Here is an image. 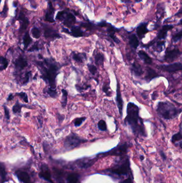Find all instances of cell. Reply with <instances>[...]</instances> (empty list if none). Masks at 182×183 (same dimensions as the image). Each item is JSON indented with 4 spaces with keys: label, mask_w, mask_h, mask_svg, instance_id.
Listing matches in <instances>:
<instances>
[{
    "label": "cell",
    "mask_w": 182,
    "mask_h": 183,
    "mask_svg": "<svg viewBox=\"0 0 182 183\" xmlns=\"http://www.w3.org/2000/svg\"><path fill=\"white\" fill-rule=\"evenodd\" d=\"M39 60H34V63L40 73V78L46 82L49 87L57 88V77L60 73L63 65L57 62L53 57H44L41 54L38 55Z\"/></svg>",
    "instance_id": "1"
},
{
    "label": "cell",
    "mask_w": 182,
    "mask_h": 183,
    "mask_svg": "<svg viewBox=\"0 0 182 183\" xmlns=\"http://www.w3.org/2000/svg\"><path fill=\"white\" fill-rule=\"evenodd\" d=\"M139 108L134 103H128L127 108V116L124 123L129 125L132 131L136 136L147 137L143 119L139 115Z\"/></svg>",
    "instance_id": "2"
},
{
    "label": "cell",
    "mask_w": 182,
    "mask_h": 183,
    "mask_svg": "<svg viewBox=\"0 0 182 183\" xmlns=\"http://www.w3.org/2000/svg\"><path fill=\"white\" fill-rule=\"evenodd\" d=\"M156 111L159 116L166 120L174 119L182 112L181 109L177 108L174 104L168 101L159 102Z\"/></svg>",
    "instance_id": "3"
},
{
    "label": "cell",
    "mask_w": 182,
    "mask_h": 183,
    "mask_svg": "<svg viewBox=\"0 0 182 183\" xmlns=\"http://www.w3.org/2000/svg\"><path fill=\"white\" fill-rule=\"evenodd\" d=\"M87 142L86 139L81 138L77 134L71 133L64 139V147L66 150H72Z\"/></svg>",
    "instance_id": "4"
},
{
    "label": "cell",
    "mask_w": 182,
    "mask_h": 183,
    "mask_svg": "<svg viewBox=\"0 0 182 183\" xmlns=\"http://www.w3.org/2000/svg\"><path fill=\"white\" fill-rule=\"evenodd\" d=\"M130 171V161L129 159L125 158L122 162L118 163L112 168L106 171L111 174L117 176H127Z\"/></svg>",
    "instance_id": "5"
},
{
    "label": "cell",
    "mask_w": 182,
    "mask_h": 183,
    "mask_svg": "<svg viewBox=\"0 0 182 183\" xmlns=\"http://www.w3.org/2000/svg\"><path fill=\"white\" fill-rule=\"evenodd\" d=\"M13 63L15 70L13 72V75L15 76V78L20 75L22 71L28 68L29 64L28 58L23 54L19 55L15 59Z\"/></svg>",
    "instance_id": "6"
},
{
    "label": "cell",
    "mask_w": 182,
    "mask_h": 183,
    "mask_svg": "<svg viewBox=\"0 0 182 183\" xmlns=\"http://www.w3.org/2000/svg\"><path fill=\"white\" fill-rule=\"evenodd\" d=\"M56 19L62 22L64 25L71 28L76 22V18L72 13L68 10H62L57 13Z\"/></svg>",
    "instance_id": "7"
},
{
    "label": "cell",
    "mask_w": 182,
    "mask_h": 183,
    "mask_svg": "<svg viewBox=\"0 0 182 183\" xmlns=\"http://www.w3.org/2000/svg\"><path fill=\"white\" fill-rule=\"evenodd\" d=\"M43 29L44 37L51 41H53L57 39L62 38V37L56 29L50 26L48 24L41 23Z\"/></svg>",
    "instance_id": "8"
},
{
    "label": "cell",
    "mask_w": 182,
    "mask_h": 183,
    "mask_svg": "<svg viewBox=\"0 0 182 183\" xmlns=\"http://www.w3.org/2000/svg\"><path fill=\"white\" fill-rule=\"evenodd\" d=\"M182 54L181 51L179 48H173L169 50L168 48L166 50L165 55L164 57V60L166 62H173L174 60L178 59Z\"/></svg>",
    "instance_id": "9"
},
{
    "label": "cell",
    "mask_w": 182,
    "mask_h": 183,
    "mask_svg": "<svg viewBox=\"0 0 182 183\" xmlns=\"http://www.w3.org/2000/svg\"><path fill=\"white\" fill-rule=\"evenodd\" d=\"M129 146L128 145L127 143H125L122 145H119L117 146L116 147L112 149L109 152L105 153V155H115L120 156L123 154H126L128 152V149L129 148Z\"/></svg>",
    "instance_id": "10"
},
{
    "label": "cell",
    "mask_w": 182,
    "mask_h": 183,
    "mask_svg": "<svg viewBox=\"0 0 182 183\" xmlns=\"http://www.w3.org/2000/svg\"><path fill=\"white\" fill-rule=\"evenodd\" d=\"M158 68L164 71L173 73L181 71L182 69V64L180 62L174 63L169 65H160L158 66Z\"/></svg>",
    "instance_id": "11"
},
{
    "label": "cell",
    "mask_w": 182,
    "mask_h": 183,
    "mask_svg": "<svg viewBox=\"0 0 182 183\" xmlns=\"http://www.w3.org/2000/svg\"><path fill=\"white\" fill-rule=\"evenodd\" d=\"M17 17H18L17 18V20H18L19 24H20L19 32L22 33V32L25 31L27 29L29 24H30V22H29V19L28 17L26 16L24 12H23V11H20V13H19L18 15L17 16Z\"/></svg>",
    "instance_id": "12"
},
{
    "label": "cell",
    "mask_w": 182,
    "mask_h": 183,
    "mask_svg": "<svg viewBox=\"0 0 182 183\" xmlns=\"http://www.w3.org/2000/svg\"><path fill=\"white\" fill-rule=\"evenodd\" d=\"M62 31L64 33H67L68 34L71 35L72 37L75 38L83 37L84 33L81 29L79 26H73L71 28V29L69 30L65 28H62Z\"/></svg>",
    "instance_id": "13"
},
{
    "label": "cell",
    "mask_w": 182,
    "mask_h": 183,
    "mask_svg": "<svg viewBox=\"0 0 182 183\" xmlns=\"http://www.w3.org/2000/svg\"><path fill=\"white\" fill-rule=\"evenodd\" d=\"M47 1L48 8L45 13L44 19L48 22L52 23H55L56 20L54 19V15H55L56 9L55 8L53 7L51 1L50 0H47Z\"/></svg>",
    "instance_id": "14"
},
{
    "label": "cell",
    "mask_w": 182,
    "mask_h": 183,
    "mask_svg": "<svg viewBox=\"0 0 182 183\" xmlns=\"http://www.w3.org/2000/svg\"><path fill=\"white\" fill-rule=\"evenodd\" d=\"M40 178L50 183H53L51 180V174L49 167L46 164H43L40 168V171L38 174Z\"/></svg>",
    "instance_id": "15"
},
{
    "label": "cell",
    "mask_w": 182,
    "mask_h": 183,
    "mask_svg": "<svg viewBox=\"0 0 182 183\" xmlns=\"http://www.w3.org/2000/svg\"><path fill=\"white\" fill-rule=\"evenodd\" d=\"M18 180L22 183H31V177L26 171L18 170L15 173Z\"/></svg>",
    "instance_id": "16"
},
{
    "label": "cell",
    "mask_w": 182,
    "mask_h": 183,
    "mask_svg": "<svg viewBox=\"0 0 182 183\" xmlns=\"http://www.w3.org/2000/svg\"><path fill=\"white\" fill-rule=\"evenodd\" d=\"M116 101L117 103V106L118 108L119 112L120 115L121 117L123 116V109H124V102L121 94L120 87V84L117 81V97H116Z\"/></svg>",
    "instance_id": "17"
},
{
    "label": "cell",
    "mask_w": 182,
    "mask_h": 183,
    "mask_svg": "<svg viewBox=\"0 0 182 183\" xmlns=\"http://www.w3.org/2000/svg\"><path fill=\"white\" fill-rule=\"evenodd\" d=\"M148 22L141 23L137 27L136 34L140 40L144 38L146 34L149 32L148 29Z\"/></svg>",
    "instance_id": "18"
},
{
    "label": "cell",
    "mask_w": 182,
    "mask_h": 183,
    "mask_svg": "<svg viewBox=\"0 0 182 183\" xmlns=\"http://www.w3.org/2000/svg\"><path fill=\"white\" fill-rule=\"evenodd\" d=\"M23 107L33 109V107L31 106H28L26 104H23L20 103L18 100H17L15 104L13 106L12 108V111H13V114L17 116H22V109Z\"/></svg>",
    "instance_id": "19"
},
{
    "label": "cell",
    "mask_w": 182,
    "mask_h": 183,
    "mask_svg": "<svg viewBox=\"0 0 182 183\" xmlns=\"http://www.w3.org/2000/svg\"><path fill=\"white\" fill-rule=\"evenodd\" d=\"M173 25H164L162 27V29L159 31L157 35V39L160 40L166 39L167 36L168 32L173 29L174 28Z\"/></svg>",
    "instance_id": "20"
},
{
    "label": "cell",
    "mask_w": 182,
    "mask_h": 183,
    "mask_svg": "<svg viewBox=\"0 0 182 183\" xmlns=\"http://www.w3.org/2000/svg\"><path fill=\"white\" fill-rule=\"evenodd\" d=\"M131 72L135 77H139L144 73V70L142 66L137 63H133L130 68Z\"/></svg>",
    "instance_id": "21"
},
{
    "label": "cell",
    "mask_w": 182,
    "mask_h": 183,
    "mask_svg": "<svg viewBox=\"0 0 182 183\" xmlns=\"http://www.w3.org/2000/svg\"><path fill=\"white\" fill-rule=\"evenodd\" d=\"M159 77H160V75L155 71L154 70L148 67L146 70V74L145 76L144 79L146 82L149 83L152 79Z\"/></svg>",
    "instance_id": "22"
},
{
    "label": "cell",
    "mask_w": 182,
    "mask_h": 183,
    "mask_svg": "<svg viewBox=\"0 0 182 183\" xmlns=\"http://www.w3.org/2000/svg\"><path fill=\"white\" fill-rule=\"evenodd\" d=\"M72 57L73 60L78 63H83L84 60H86L87 59L86 54L83 53H77L75 51H73L72 53Z\"/></svg>",
    "instance_id": "23"
},
{
    "label": "cell",
    "mask_w": 182,
    "mask_h": 183,
    "mask_svg": "<svg viewBox=\"0 0 182 183\" xmlns=\"http://www.w3.org/2000/svg\"><path fill=\"white\" fill-rule=\"evenodd\" d=\"M95 162V160L94 159H82L78 161L77 165L79 168L86 169L91 167Z\"/></svg>",
    "instance_id": "24"
},
{
    "label": "cell",
    "mask_w": 182,
    "mask_h": 183,
    "mask_svg": "<svg viewBox=\"0 0 182 183\" xmlns=\"http://www.w3.org/2000/svg\"><path fill=\"white\" fill-rule=\"evenodd\" d=\"M33 42V39L29 34V31H26L23 37V44L24 46V50H28V48Z\"/></svg>",
    "instance_id": "25"
},
{
    "label": "cell",
    "mask_w": 182,
    "mask_h": 183,
    "mask_svg": "<svg viewBox=\"0 0 182 183\" xmlns=\"http://www.w3.org/2000/svg\"><path fill=\"white\" fill-rule=\"evenodd\" d=\"M138 56L139 57V59L145 64H148V65L152 64V63H153L152 60L145 51L143 50H139L138 53Z\"/></svg>",
    "instance_id": "26"
},
{
    "label": "cell",
    "mask_w": 182,
    "mask_h": 183,
    "mask_svg": "<svg viewBox=\"0 0 182 183\" xmlns=\"http://www.w3.org/2000/svg\"><path fill=\"white\" fill-rule=\"evenodd\" d=\"M32 76V71H28L24 74V76H21L18 80V82H20L22 86H26L30 81Z\"/></svg>",
    "instance_id": "27"
},
{
    "label": "cell",
    "mask_w": 182,
    "mask_h": 183,
    "mask_svg": "<svg viewBox=\"0 0 182 183\" xmlns=\"http://www.w3.org/2000/svg\"><path fill=\"white\" fill-rule=\"evenodd\" d=\"M129 44L132 48L136 50L139 44V39L137 37L136 35L133 34L129 37Z\"/></svg>",
    "instance_id": "28"
},
{
    "label": "cell",
    "mask_w": 182,
    "mask_h": 183,
    "mask_svg": "<svg viewBox=\"0 0 182 183\" xmlns=\"http://www.w3.org/2000/svg\"><path fill=\"white\" fill-rule=\"evenodd\" d=\"M43 91L44 93H46L48 95H49L50 97L53 99H56L58 96V92L57 91L56 89H53L49 87L44 88Z\"/></svg>",
    "instance_id": "29"
},
{
    "label": "cell",
    "mask_w": 182,
    "mask_h": 183,
    "mask_svg": "<svg viewBox=\"0 0 182 183\" xmlns=\"http://www.w3.org/2000/svg\"><path fill=\"white\" fill-rule=\"evenodd\" d=\"M79 175L75 173H72L67 176L66 181L68 183H78L79 180Z\"/></svg>",
    "instance_id": "30"
},
{
    "label": "cell",
    "mask_w": 182,
    "mask_h": 183,
    "mask_svg": "<svg viewBox=\"0 0 182 183\" xmlns=\"http://www.w3.org/2000/svg\"><path fill=\"white\" fill-rule=\"evenodd\" d=\"M104 56L100 53H98L95 55V63L97 66H103L104 64Z\"/></svg>",
    "instance_id": "31"
},
{
    "label": "cell",
    "mask_w": 182,
    "mask_h": 183,
    "mask_svg": "<svg viewBox=\"0 0 182 183\" xmlns=\"http://www.w3.org/2000/svg\"><path fill=\"white\" fill-rule=\"evenodd\" d=\"M180 130L178 133L174 134L171 138V141L173 144H176L177 142H180L182 141V126H181V123L179 125Z\"/></svg>",
    "instance_id": "32"
},
{
    "label": "cell",
    "mask_w": 182,
    "mask_h": 183,
    "mask_svg": "<svg viewBox=\"0 0 182 183\" xmlns=\"http://www.w3.org/2000/svg\"><path fill=\"white\" fill-rule=\"evenodd\" d=\"M62 97L61 104L63 108H65L68 103V92L65 89H62Z\"/></svg>",
    "instance_id": "33"
},
{
    "label": "cell",
    "mask_w": 182,
    "mask_h": 183,
    "mask_svg": "<svg viewBox=\"0 0 182 183\" xmlns=\"http://www.w3.org/2000/svg\"><path fill=\"white\" fill-rule=\"evenodd\" d=\"M31 33L32 36L36 39H38L41 36V32L40 29L36 26H34L31 29Z\"/></svg>",
    "instance_id": "34"
},
{
    "label": "cell",
    "mask_w": 182,
    "mask_h": 183,
    "mask_svg": "<svg viewBox=\"0 0 182 183\" xmlns=\"http://www.w3.org/2000/svg\"><path fill=\"white\" fill-rule=\"evenodd\" d=\"M166 42L164 41L160 40L158 41L156 43V45L155 47V50L158 53H161L164 50L165 48Z\"/></svg>",
    "instance_id": "35"
},
{
    "label": "cell",
    "mask_w": 182,
    "mask_h": 183,
    "mask_svg": "<svg viewBox=\"0 0 182 183\" xmlns=\"http://www.w3.org/2000/svg\"><path fill=\"white\" fill-rule=\"evenodd\" d=\"M15 96L19 97L26 103H29V99H28V94L24 92H18V93H15Z\"/></svg>",
    "instance_id": "36"
},
{
    "label": "cell",
    "mask_w": 182,
    "mask_h": 183,
    "mask_svg": "<svg viewBox=\"0 0 182 183\" xmlns=\"http://www.w3.org/2000/svg\"><path fill=\"white\" fill-rule=\"evenodd\" d=\"M8 0H6V2L4 4L3 8L2 11L0 12V15L2 18H6V17L8 16V13L9 11V8L7 4Z\"/></svg>",
    "instance_id": "37"
},
{
    "label": "cell",
    "mask_w": 182,
    "mask_h": 183,
    "mask_svg": "<svg viewBox=\"0 0 182 183\" xmlns=\"http://www.w3.org/2000/svg\"><path fill=\"white\" fill-rule=\"evenodd\" d=\"M182 37V29H180L179 31L177 33H176L174 35H173L171 40L174 43H176L179 42V41L181 40Z\"/></svg>",
    "instance_id": "38"
},
{
    "label": "cell",
    "mask_w": 182,
    "mask_h": 183,
    "mask_svg": "<svg viewBox=\"0 0 182 183\" xmlns=\"http://www.w3.org/2000/svg\"><path fill=\"white\" fill-rule=\"evenodd\" d=\"M42 47H41L40 45L39 44L38 41H37L33 44L29 49L28 50V52H34V51H38L40 50H42Z\"/></svg>",
    "instance_id": "39"
},
{
    "label": "cell",
    "mask_w": 182,
    "mask_h": 183,
    "mask_svg": "<svg viewBox=\"0 0 182 183\" xmlns=\"http://www.w3.org/2000/svg\"><path fill=\"white\" fill-rule=\"evenodd\" d=\"M9 62L6 57H4L2 56H0V65H2L5 70L9 66Z\"/></svg>",
    "instance_id": "40"
},
{
    "label": "cell",
    "mask_w": 182,
    "mask_h": 183,
    "mask_svg": "<svg viewBox=\"0 0 182 183\" xmlns=\"http://www.w3.org/2000/svg\"><path fill=\"white\" fill-rule=\"evenodd\" d=\"M87 119V117H78L77 118L73 121V123L74 124V126L75 127H78V126H81L82 123H83V122L86 121Z\"/></svg>",
    "instance_id": "41"
},
{
    "label": "cell",
    "mask_w": 182,
    "mask_h": 183,
    "mask_svg": "<svg viewBox=\"0 0 182 183\" xmlns=\"http://www.w3.org/2000/svg\"><path fill=\"white\" fill-rule=\"evenodd\" d=\"M97 126L99 129L102 131H106L107 130V125L105 121L103 119H101L99 121V123L97 124Z\"/></svg>",
    "instance_id": "42"
},
{
    "label": "cell",
    "mask_w": 182,
    "mask_h": 183,
    "mask_svg": "<svg viewBox=\"0 0 182 183\" xmlns=\"http://www.w3.org/2000/svg\"><path fill=\"white\" fill-rule=\"evenodd\" d=\"M6 175L7 174H6L5 167L2 164L0 163V176H1L2 180H3V181H5V180L6 179Z\"/></svg>",
    "instance_id": "43"
},
{
    "label": "cell",
    "mask_w": 182,
    "mask_h": 183,
    "mask_svg": "<svg viewBox=\"0 0 182 183\" xmlns=\"http://www.w3.org/2000/svg\"><path fill=\"white\" fill-rule=\"evenodd\" d=\"M87 66L88 70L89 71L91 75H95L96 74L97 72V68L96 66L91 64H88Z\"/></svg>",
    "instance_id": "44"
},
{
    "label": "cell",
    "mask_w": 182,
    "mask_h": 183,
    "mask_svg": "<svg viewBox=\"0 0 182 183\" xmlns=\"http://www.w3.org/2000/svg\"><path fill=\"white\" fill-rule=\"evenodd\" d=\"M3 108L4 112V117L6 120L7 121H10V110L9 108H8L7 106H6L5 104L3 106Z\"/></svg>",
    "instance_id": "45"
},
{
    "label": "cell",
    "mask_w": 182,
    "mask_h": 183,
    "mask_svg": "<svg viewBox=\"0 0 182 183\" xmlns=\"http://www.w3.org/2000/svg\"><path fill=\"white\" fill-rule=\"evenodd\" d=\"M102 90H103V91L104 92V93L106 94V95H107L108 97H110L111 94H110L109 92V84H107L106 82H105L104 85L103 86Z\"/></svg>",
    "instance_id": "46"
},
{
    "label": "cell",
    "mask_w": 182,
    "mask_h": 183,
    "mask_svg": "<svg viewBox=\"0 0 182 183\" xmlns=\"http://www.w3.org/2000/svg\"><path fill=\"white\" fill-rule=\"evenodd\" d=\"M57 118L58 119V122L59 124H61V123L63 122L64 119H65V116L63 115H61V114H59V112H57Z\"/></svg>",
    "instance_id": "47"
},
{
    "label": "cell",
    "mask_w": 182,
    "mask_h": 183,
    "mask_svg": "<svg viewBox=\"0 0 182 183\" xmlns=\"http://www.w3.org/2000/svg\"><path fill=\"white\" fill-rule=\"evenodd\" d=\"M158 97V91H154L152 94V99L153 100H155L157 97Z\"/></svg>",
    "instance_id": "48"
},
{
    "label": "cell",
    "mask_w": 182,
    "mask_h": 183,
    "mask_svg": "<svg viewBox=\"0 0 182 183\" xmlns=\"http://www.w3.org/2000/svg\"><path fill=\"white\" fill-rule=\"evenodd\" d=\"M119 183H132V180L131 178H128L126 180H121Z\"/></svg>",
    "instance_id": "49"
},
{
    "label": "cell",
    "mask_w": 182,
    "mask_h": 183,
    "mask_svg": "<svg viewBox=\"0 0 182 183\" xmlns=\"http://www.w3.org/2000/svg\"><path fill=\"white\" fill-rule=\"evenodd\" d=\"M14 95L13 94V93H10L8 95V97L7 99V101H10L11 100H13V98H14Z\"/></svg>",
    "instance_id": "50"
},
{
    "label": "cell",
    "mask_w": 182,
    "mask_h": 183,
    "mask_svg": "<svg viewBox=\"0 0 182 183\" xmlns=\"http://www.w3.org/2000/svg\"><path fill=\"white\" fill-rule=\"evenodd\" d=\"M160 155L161 156V158H162V159H164V160H166L167 157H166L165 154L162 151H161L160 152Z\"/></svg>",
    "instance_id": "51"
},
{
    "label": "cell",
    "mask_w": 182,
    "mask_h": 183,
    "mask_svg": "<svg viewBox=\"0 0 182 183\" xmlns=\"http://www.w3.org/2000/svg\"><path fill=\"white\" fill-rule=\"evenodd\" d=\"M29 1L30 2V3H31V7H32L33 5H34L35 7L36 8H37V4H34L35 1H34V0H29Z\"/></svg>",
    "instance_id": "52"
},
{
    "label": "cell",
    "mask_w": 182,
    "mask_h": 183,
    "mask_svg": "<svg viewBox=\"0 0 182 183\" xmlns=\"http://www.w3.org/2000/svg\"><path fill=\"white\" fill-rule=\"evenodd\" d=\"M121 2H123V3H130L131 2L130 0H120Z\"/></svg>",
    "instance_id": "53"
},
{
    "label": "cell",
    "mask_w": 182,
    "mask_h": 183,
    "mask_svg": "<svg viewBox=\"0 0 182 183\" xmlns=\"http://www.w3.org/2000/svg\"><path fill=\"white\" fill-rule=\"evenodd\" d=\"M3 70H5V69H4L2 65H0V71H3Z\"/></svg>",
    "instance_id": "54"
},
{
    "label": "cell",
    "mask_w": 182,
    "mask_h": 183,
    "mask_svg": "<svg viewBox=\"0 0 182 183\" xmlns=\"http://www.w3.org/2000/svg\"><path fill=\"white\" fill-rule=\"evenodd\" d=\"M143 0H135V2L136 3H139V2H142Z\"/></svg>",
    "instance_id": "55"
},
{
    "label": "cell",
    "mask_w": 182,
    "mask_h": 183,
    "mask_svg": "<svg viewBox=\"0 0 182 183\" xmlns=\"http://www.w3.org/2000/svg\"><path fill=\"white\" fill-rule=\"evenodd\" d=\"M140 159H141V160H143V159H144V156H143V155H140Z\"/></svg>",
    "instance_id": "56"
},
{
    "label": "cell",
    "mask_w": 182,
    "mask_h": 183,
    "mask_svg": "<svg viewBox=\"0 0 182 183\" xmlns=\"http://www.w3.org/2000/svg\"><path fill=\"white\" fill-rule=\"evenodd\" d=\"M1 1H2V0H0V4H1Z\"/></svg>",
    "instance_id": "57"
},
{
    "label": "cell",
    "mask_w": 182,
    "mask_h": 183,
    "mask_svg": "<svg viewBox=\"0 0 182 183\" xmlns=\"http://www.w3.org/2000/svg\"><path fill=\"white\" fill-rule=\"evenodd\" d=\"M1 41H0V44H1Z\"/></svg>",
    "instance_id": "58"
},
{
    "label": "cell",
    "mask_w": 182,
    "mask_h": 183,
    "mask_svg": "<svg viewBox=\"0 0 182 183\" xmlns=\"http://www.w3.org/2000/svg\"><path fill=\"white\" fill-rule=\"evenodd\" d=\"M80 1H82V0H80Z\"/></svg>",
    "instance_id": "59"
},
{
    "label": "cell",
    "mask_w": 182,
    "mask_h": 183,
    "mask_svg": "<svg viewBox=\"0 0 182 183\" xmlns=\"http://www.w3.org/2000/svg\"><path fill=\"white\" fill-rule=\"evenodd\" d=\"M68 1H69V0H68Z\"/></svg>",
    "instance_id": "60"
}]
</instances>
